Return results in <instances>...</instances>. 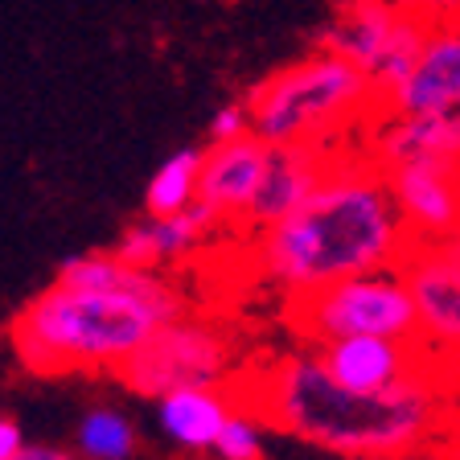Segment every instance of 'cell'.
<instances>
[{
	"label": "cell",
	"mask_w": 460,
	"mask_h": 460,
	"mask_svg": "<svg viewBox=\"0 0 460 460\" xmlns=\"http://www.w3.org/2000/svg\"><path fill=\"white\" fill-rule=\"evenodd\" d=\"M239 136H251L247 107H243V103L218 107V111H214V119H210V144H226V140H239Z\"/></svg>",
	"instance_id": "ffe728a7"
},
{
	"label": "cell",
	"mask_w": 460,
	"mask_h": 460,
	"mask_svg": "<svg viewBox=\"0 0 460 460\" xmlns=\"http://www.w3.org/2000/svg\"><path fill=\"white\" fill-rule=\"evenodd\" d=\"M263 156H268V144L255 140V136H239V140L201 148L198 201L218 218V226L247 218L259 172H263Z\"/></svg>",
	"instance_id": "4fadbf2b"
},
{
	"label": "cell",
	"mask_w": 460,
	"mask_h": 460,
	"mask_svg": "<svg viewBox=\"0 0 460 460\" xmlns=\"http://www.w3.org/2000/svg\"><path fill=\"white\" fill-rule=\"evenodd\" d=\"M337 148H308V144H268V156H263V172H259L255 198L247 206V218L243 226L263 230L271 222L288 218L300 201L321 185L329 169V156Z\"/></svg>",
	"instance_id": "7c38bea8"
},
{
	"label": "cell",
	"mask_w": 460,
	"mask_h": 460,
	"mask_svg": "<svg viewBox=\"0 0 460 460\" xmlns=\"http://www.w3.org/2000/svg\"><path fill=\"white\" fill-rule=\"evenodd\" d=\"M181 313L190 300L164 271L128 268L111 251H83L13 316L9 337L33 374H103L119 370Z\"/></svg>",
	"instance_id": "6da1fadb"
},
{
	"label": "cell",
	"mask_w": 460,
	"mask_h": 460,
	"mask_svg": "<svg viewBox=\"0 0 460 460\" xmlns=\"http://www.w3.org/2000/svg\"><path fill=\"white\" fill-rule=\"evenodd\" d=\"M399 276L407 284L420 341L440 358H456L460 341V255L456 239L411 243L399 259Z\"/></svg>",
	"instance_id": "ba28073f"
},
{
	"label": "cell",
	"mask_w": 460,
	"mask_h": 460,
	"mask_svg": "<svg viewBox=\"0 0 460 460\" xmlns=\"http://www.w3.org/2000/svg\"><path fill=\"white\" fill-rule=\"evenodd\" d=\"M452 366H431L386 391H345L313 349L276 358L255 378L247 407L271 428L345 460H402L431 452L452 428Z\"/></svg>",
	"instance_id": "7a4b0ae2"
},
{
	"label": "cell",
	"mask_w": 460,
	"mask_h": 460,
	"mask_svg": "<svg viewBox=\"0 0 460 460\" xmlns=\"http://www.w3.org/2000/svg\"><path fill=\"white\" fill-rule=\"evenodd\" d=\"M268 423L259 420L251 407H230V415L222 420L218 436L210 444L214 460H263L268 452Z\"/></svg>",
	"instance_id": "d6986e66"
},
{
	"label": "cell",
	"mask_w": 460,
	"mask_h": 460,
	"mask_svg": "<svg viewBox=\"0 0 460 460\" xmlns=\"http://www.w3.org/2000/svg\"><path fill=\"white\" fill-rule=\"evenodd\" d=\"M226 415L230 399L222 386H177L156 399V423H161L164 440L177 444L181 452H198V456L210 452Z\"/></svg>",
	"instance_id": "2e32d148"
},
{
	"label": "cell",
	"mask_w": 460,
	"mask_h": 460,
	"mask_svg": "<svg viewBox=\"0 0 460 460\" xmlns=\"http://www.w3.org/2000/svg\"><path fill=\"white\" fill-rule=\"evenodd\" d=\"M9 460H70V452L58 448V444H29V440H21V448L13 452Z\"/></svg>",
	"instance_id": "44dd1931"
},
{
	"label": "cell",
	"mask_w": 460,
	"mask_h": 460,
	"mask_svg": "<svg viewBox=\"0 0 460 460\" xmlns=\"http://www.w3.org/2000/svg\"><path fill=\"white\" fill-rule=\"evenodd\" d=\"M428 29L431 21L411 0H345L321 33V49L358 66L374 99H386L407 78Z\"/></svg>",
	"instance_id": "8992f818"
},
{
	"label": "cell",
	"mask_w": 460,
	"mask_h": 460,
	"mask_svg": "<svg viewBox=\"0 0 460 460\" xmlns=\"http://www.w3.org/2000/svg\"><path fill=\"white\" fill-rule=\"evenodd\" d=\"M366 156L378 169L407 161H452L460 156V111H436V115H394L370 128Z\"/></svg>",
	"instance_id": "9a60e30c"
},
{
	"label": "cell",
	"mask_w": 460,
	"mask_h": 460,
	"mask_svg": "<svg viewBox=\"0 0 460 460\" xmlns=\"http://www.w3.org/2000/svg\"><path fill=\"white\" fill-rule=\"evenodd\" d=\"M198 172H201V148H177L153 172V181L144 190V214L148 218H169V214L190 210L198 201Z\"/></svg>",
	"instance_id": "e0dca14e"
},
{
	"label": "cell",
	"mask_w": 460,
	"mask_h": 460,
	"mask_svg": "<svg viewBox=\"0 0 460 460\" xmlns=\"http://www.w3.org/2000/svg\"><path fill=\"white\" fill-rule=\"evenodd\" d=\"M292 325L308 345L333 337H394V341L420 337L399 268L345 276L316 292L292 296Z\"/></svg>",
	"instance_id": "5b68a950"
},
{
	"label": "cell",
	"mask_w": 460,
	"mask_h": 460,
	"mask_svg": "<svg viewBox=\"0 0 460 460\" xmlns=\"http://www.w3.org/2000/svg\"><path fill=\"white\" fill-rule=\"evenodd\" d=\"M230 337L210 321L181 313L156 329L115 374L136 394L161 399L177 386H222L230 378Z\"/></svg>",
	"instance_id": "52a82bcc"
},
{
	"label": "cell",
	"mask_w": 460,
	"mask_h": 460,
	"mask_svg": "<svg viewBox=\"0 0 460 460\" xmlns=\"http://www.w3.org/2000/svg\"><path fill=\"white\" fill-rule=\"evenodd\" d=\"M411 234L391 201L383 169L366 153H333L313 193L255 239L259 271L288 296L345 276L399 268Z\"/></svg>",
	"instance_id": "3957f363"
},
{
	"label": "cell",
	"mask_w": 460,
	"mask_h": 460,
	"mask_svg": "<svg viewBox=\"0 0 460 460\" xmlns=\"http://www.w3.org/2000/svg\"><path fill=\"white\" fill-rule=\"evenodd\" d=\"M394 115H436L460 111V33L456 25L431 21L428 38L415 54L411 70L383 99Z\"/></svg>",
	"instance_id": "8fae6325"
},
{
	"label": "cell",
	"mask_w": 460,
	"mask_h": 460,
	"mask_svg": "<svg viewBox=\"0 0 460 460\" xmlns=\"http://www.w3.org/2000/svg\"><path fill=\"white\" fill-rule=\"evenodd\" d=\"M21 440H25V436H21V423L13 420V415H0V460H9L13 452L21 448Z\"/></svg>",
	"instance_id": "7402d4cb"
},
{
	"label": "cell",
	"mask_w": 460,
	"mask_h": 460,
	"mask_svg": "<svg viewBox=\"0 0 460 460\" xmlns=\"http://www.w3.org/2000/svg\"><path fill=\"white\" fill-rule=\"evenodd\" d=\"M316 366L345 391H386L431 366H452V358H440L420 337L394 341V337H333V341L308 345Z\"/></svg>",
	"instance_id": "9c48e42d"
},
{
	"label": "cell",
	"mask_w": 460,
	"mask_h": 460,
	"mask_svg": "<svg viewBox=\"0 0 460 460\" xmlns=\"http://www.w3.org/2000/svg\"><path fill=\"white\" fill-rule=\"evenodd\" d=\"M263 460H268V456H263Z\"/></svg>",
	"instance_id": "603a6c76"
},
{
	"label": "cell",
	"mask_w": 460,
	"mask_h": 460,
	"mask_svg": "<svg viewBox=\"0 0 460 460\" xmlns=\"http://www.w3.org/2000/svg\"><path fill=\"white\" fill-rule=\"evenodd\" d=\"M218 230V218H214L201 201H193L190 210L169 214V218H144L132 222V226L111 243V255L128 268H144V271H164L169 263L193 255L201 243L210 239Z\"/></svg>",
	"instance_id": "5bb4252c"
},
{
	"label": "cell",
	"mask_w": 460,
	"mask_h": 460,
	"mask_svg": "<svg viewBox=\"0 0 460 460\" xmlns=\"http://www.w3.org/2000/svg\"><path fill=\"white\" fill-rule=\"evenodd\" d=\"M391 201L399 210L411 243L456 239L460 222V193H456V164L452 161H407L383 169Z\"/></svg>",
	"instance_id": "30bf717a"
},
{
	"label": "cell",
	"mask_w": 460,
	"mask_h": 460,
	"mask_svg": "<svg viewBox=\"0 0 460 460\" xmlns=\"http://www.w3.org/2000/svg\"><path fill=\"white\" fill-rule=\"evenodd\" d=\"M78 456L83 460H132L136 456V423L115 407H91L78 420Z\"/></svg>",
	"instance_id": "ac0fdd59"
},
{
	"label": "cell",
	"mask_w": 460,
	"mask_h": 460,
	"mask_svg": "<svg viewBox=\"0 0 460 460\" xmlns=\"http://www.w3.org/2000/svg\"><path fill=\"white\" fill-rule=\"evenodd\" d=\"M374 103L378 99L362 70L329 49H313L308 58L271 70L243 99L255 140L308 148H337L345 132L370 119Z\"/></svg>",
	"instance_id": "277c9868"
}]
</instances>
